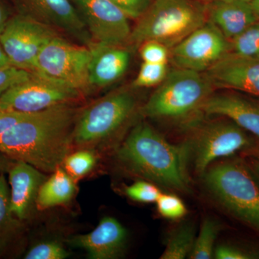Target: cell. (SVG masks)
Here are the masks:
<instances>
[{
  "label": "cell",
  "instance_id": "cell-1",
  "mask_svg": "<svg viewBox=\"0 0 259 259\" xmlns=\"http://www.w3.org/2000/svg\"><path fill=\"white\" fill-rule=\"evenodd\" d=\"M64 104L28 114L0 139V153L13 161H21L42 172L53 173L62 166L73 145L80 109Z\"/></svg>",
  "mask_w": 259,
  "mask_h": 259
},
{
  "label": "cell",
  "instance_id": "cell-2",
  "mask_svg": "<svg viewBox=\"0 0 259 259\" xmlns=\"http://www.w3.org/2000/svg\"><path fill=\"white\" fill-rule=\"evenodd\" d=\"M188 144L168 142L152 126L141 122L117 148L116 161L131 175L178 192L190 191Z\"/></svg>",
  "mask_w": 259,
  "mask_h": 259
},
{
  "label": "cell",
  "instance_id": "cell-3",
  "mask_svg": "<svg viewBox=\"0 0 259 259\" xmlns=\"http://www.w3.org/2000/svg\"><path fill=\"white\" fill-rule=\"evenodd\" d=\"M137 20L127 47L154 40L171 49L207 21L206 5L199 0H153Z\"/></svg>",
  "mask_w": 259,
  "mask_h": 259
},
{
  "label": "cell",
  "instance_id": "cell-4",
  "mask_svg": "<svg viewBox=\"0 0 259 259\" xmlns=\"http://www.w3.org/2000/svg\"><path fill=\"white\" fill-rule=\"evenodd\" d=\"M202 177L209 193L227 212L259 233V185L244 158H226L211 165Z\"/></svg>",
  "mask_w": 259,
  "mask_h": 259
},
{
  "label": "cell",
  "instance_id": "cell-5",
  "mask_svg": "<svg viewBox=\"0 0 259 259\" xmlns=\"http://www.w3.org/2000/svg\"><path fill=\"white\" fill-rule=\"evenodd\" d=\"M137 109L136 97L126 89L99 99L79 110L73 145L94 151L105 147L127 125Z\"/></svg>",
  "mask_w": 259,
  "mask_h": 259
},
{
  "label": "cell",
  "instance_id": "cell-6",
  "mask_svg": "<svg viewBox=\"0 0 259 259\" xmlns=\"http://www.w3.org/2000/svg\"><path fill=\"white\" fill-rule=\"evenodd\" d=\"M212 83L203 72L176 69L165 79L141 108L145 117L178 119L202 112L204 102L213 93Z\"/></svg>",
  "mask_w": 259,
  "mask_h": 259
},
{
  "label": "cell",
  "instance_id": "cell-7",
  "mask_svg": "<svg viewBox=\"0 0 259 259\" xmlns=\"http://www.w3.org/2000/svg\"><path fill=\"white\" fill-rule=\"evenodd\" d=\"M220 117L222 118L194 125L193 136L187 144L194 169L202 176L220 158L232 157L238 152L247 153L256 144L250 134L236 122Z\"/></svg>",
  "mask_w": 259,
  "mask_h": 259
},
{
  "label": "cell",
  "instance_id": "cell-8",
  "mask_svg": "<svg viewBox=\"0 0 259 259\" xmlns=\"http://www.w3.org/2000/svg\"><path fill=\"white\" fill-rule=\"evenodd\" d=\"M90 59V48L72 44L58 35L42 48L34 73L64 83L84 95L92 90L89 79Z\"/></svg>",
  "mask_w": 259,
  "mask_h": 259
},
{
  "label": "cell",
  "instance_id": "cell-9",
  "mask_svg": "<svg viewBox=\"0 0 259 259\" xmlns=\"http://www.w3.org/2000/svg\"><path fill=\"white\" fill-rule=\"evenodd\" d=\"M83 94L35 74L8 89L0 97V109L23 114L35 113L64 104L74 103Z\"/></svg>",
  "mask_w": 259,
  "mask_h": 259
},
{
  "label": "cell",
  "instance_id": "cell-10",
  "mask_svg": "<svg viewBox=\"0 0 259 259\" xmlns=\"http://www.w3.org/2000/svg\"><path fill=\"white\" fill-rule=\"evenodd\" d=\"M59 32L24 13L10 18L0 34V44L12 66L34 73L42 48Z\"/></svg>",
  "mask_w": 259,
  "mask_h": 259
},
{
  "label": "cell",
  "instance_id": "cell-11",
  "mask_svg": "<svg viewBox=\"0 0 259 259\" xmlns=\"http://www.w3.org/2000/svg\"><path fill=\"white\" fill-rule=\"evenodd\" d=\"M170 51L176 68L205 72L231 52V44L219 29L207 21Z\"/></svg>",
  "mask_w": 259,
  "mask_h": 259
},
{
  "label": "cell",
  "instance_id": "cell-12",
  "mask_svg": "<svg viewBox=\"0 0 259 259\" xmlns=\"http://www.w3.org/2000/svg\"><path fill=\"white\" fill-rule=\"evenodd\" d=\"M94 42L127 47L130 18L108 0H71Z\"/></svg>",
  "mask_w": 259,
  "mask_h": 259
},
{
  "label": "cell",
  "instance_id": "cell-13",
  "mask_svg": "<svg viewBox=\"0 0 259 259\" xmlns=\"http://www.w3.org/2000/svg\"><path fill=\"white\" fill-rule=\"evenodd\" d=\"M22 13L90 48L94 44L71 0H18Z\"/></svg>",
  "mask_w": 259,
  "mask_h": 259
},
{
  "label": "cell",
  "instance_id": "cell-14",
  "mask_svg": "<svg viewBox=\"0 0 259 259\" xmlns=\"http://www.w3.org/2000/svg\"><path fill=\"white\" fill-rule=\"evenodd\" d=\"M214 88L259 97V61L228 53L204 72Z\"/></svg>",
  "mask_w": 259,
  "mask_h": 259
},
{
  "label": "cell",
  "instance_id": "cell-15",
  "mask_svg": "<svg viewBox=\"0 0 259 259\" xmlns=\"http://www.w3.org/2000/svg\"><path fill=\"white\" fill-rule=\"evenodd\" d=\"M127 243V232L115 218L105 217L88 234L70 238L68 243L74 248L86 250L92 259H116L124 255Z\"/></svg>",
  "mask_w": 259,
  "mask_h": 259
},
{
  "label": "cell",
  "instance_id": "cell-16",
  "mask_svg": "<svg viewBox=\"0 0 259 259\" xmlns=\"http://www.w3.org/2000/svg\"><path fill=\"white\" fill-rule=\"evenodd\" d=\"M202 112L231 119L259 140V97L238 93L212 94Z\"/></svg>",
  "mask_w": 259,
  "mask_h": 259
},
{
  "label": "cell",
  "instance_id": "cell-17",
  "mask_svg": "<svg viewBox=\"0 0 259 259\" xmlns=\"http://www.w3.org/2000/svg\"><path fill=\"white\" fill-rule=\"evenodd\" d=\"M9 177L10 209L13 215L23 221L30 216L35 206L37 193L47 177L40 170L21 161L10 162Z\"/></svg>",
  "mask_w": 259,
  "mask_h": 259
},
{
  "label": "cell",
  "instance_id": "cell-18",
  "mask_svg": "<svg viewBox=\"0 0 259 259\" xmlns=\"http://www.w3.org/2000/svg\"><path fill=\"white\" fill-rule=\"evenodd\" d=\"M90 49L89 79L92 89L112 86L127 72L132 54L130 48L94 42Z\"/></svg>",
  "mask_w": 259,
  "mask_h": 259
},
{
  "label": "cell",
  "instance_id": "cell-19",
  "mask_svg": "<svg viewBox=\"0 0 259 259\" xmlns=\"http://www.w3.org/2000/svg\"><path fill=\"white\" fill-rule=\"evenodd\" d=\"M207 21L215 25L231 40L259 21L250 3L237 0H214L206 4Z\"/></svg>",
  "mask_w": 259,
  "mask_h": 259
},
{
  "label": "cell",
  "instance_id": "cell-20",
  "mask_svg": "<svg viewBox=\"0 0 259 259\" xmlns=\"http://www.w3.org/2000/svg\"><path fill=\"white\" fill-rule=\"evenodd\" d=\"M76 193V182L62 166L59 167L40 186L35 207L42 211L62 205L69 202Z\"/></svg>",
  "mask_w": 259,
  "mask_h": 259
},
{
  "label": "cell",
  "instance_id": "cell-21",
  "mask_svg": "<svg viewBox=\"0 0 259 259\" xmlns=\"http://www.w3.org/2000/svg\"><path fill=\"white\" fill-rule=\"evenodd\" d=\"M20 222L10 209V187L4 172L0 173V254L16 236Z\"/></svg>",
  "mask_w": 259,
  "mask_h": 259
},
{
  "label": "cell",
  "instance_id": "cell-22",
  "mask_svg": "<svg viewBox=\"0 0 259 259\" xmlns=\"http://www.w3.org/2000/svg\"><path fill=\"white\" fill-rule=\"evenodd\" d=\"M195 238V228L192 223H184L177 227L167 238L161 258L183 259L189 256Z\"/></svg>",
  "mask_w": 259,
  "mask_h": 259
},
{
  "label": "cell",
  "instance_id": "cell-23",
  "mask_svg": "<svg viewBox=\"0 0 259 259\" xmlns=\"http://www.w3.org/2000/svg\"><path fill=\"white\" fill-rule=\"evenodd\" d=\"M223 226L214 218L207 217L202 221L198 236L194 240L189 258L209 259L214 257V244Z\"/></svg>",
  "mask_w": 259,
  "mask_h": 259
},
{
  "label": "cell",
  "instance_id": "cell-24",
  "mask_svg": "<svg viewBox=\"0 0 259 259\" xmlns=\"http://www.w3.org/2000/svg\"><path fill=\"white\" fill-rule=\"evenodd\" d=\"M96 163L97 156L94 150L79 149L66 156L62 167L76 182L88 175Z\"/></svg>",
  "mask_w": 259,
  "mask_h": 259
},
{
  "label": "cell",
  "instance_id": "cell-25",
  "mask_svg": "<svg viewBox=\"0 0 259 259\" xmlns=\"http://www.w3.org/2000/svg\"><path fill=\"white\" fill-rule=\"evenodd\" d=\"M230 44L233 54L259 61V21L233 38Z\"/></svg>",
  "mask_w": 259,
  "mask_h": 259
},
{
  "label": "cell",
  "instance_id": "cell-26",
  "mask_svg": "<svg viewBox=\"0 0 259 259\" xmlns=\"http://www.w3.org/2000/svg\"><path fill=\"white\" fill-rule=\"evenodd\" d=\"M167 65L168 64L143 62L139 74L133 81V88H146L158 86L168 74Z\"/></svg>",
  "mask_w": 259,
  "mask_h": 259
},
{
  "label": "cell",
  "instance_id": "cell-27",
  "mask_svg": "<svg viewBox=\"0 0 259 259\" xmlns=\"http://www.w3.org/2000/svg\"><path fill=\"white\" fill-rule=\"evenodd\" d=\"M125 193L129 198L141 203L156 202L162 194L157 186L151 182L139 181L133 185L127 186Z\"/></svg>",
  "mask_w": 259,
  "mask_h": 259
},
{
  "label": "cell",
  "instance_id": "cell-28",
  "mask_svg": "<svg viewBox=\"0 0 259 259\" xmlns=\"http://www.w3.org/2000/svg\"><path fill=\"white\" fill-rule=\"evenodd\" d=\"M156 204L158 213L166 219H181L187 212L183 201L175 194H161Z\"/></svg>",
  "mask_w": 259,
  "mask_h": 259
},
{
  "label": "cell",
  "instance_id": "cell-29",
  "mask_svg": "<svg viewBox=\"0 0 259 259\" xmlns=\"http://www.w3.org/2000/svg\"><path fill=\"white\" fill-rule=\"evenodd\" d=\"M139 49L143 62L168 64L170 59L169 49L161 42L148 40L141 44Z\"/></svg>",
  "mask_w": 259,
  "mask_h": 259
},
{
  "label": "cell",
  "instance_id": "cell-30",
  "mask_svg": "<svg viewBox=\"0 0 259 259\" xmlns=\"http://www.w3.org/2000/svg\"><path fill=\"white\" fill-rule=\"evenodd\" d=\"M69 256L62 245L57 242H44L32 247L25 254V259H64Z\"/></svg>",
  "mask_w": 259,
  "mask_h": 259
},
{
  "label": "cell",
  "instance_id": "cell-31",
  "mask_svg": "<svg viewBox=\"0 0 259 259\" xmlns=\"http://www.w3.org/2000/svg\"><path fill=\"white\" fill-rule=\"evenodd\" d=\"M214 258L218 259H257L258 250L233 244L218 245L214 251Z\"/></svg>",
  "mask_w": 259,
  "mask_h": 259
},
{
  "label": "cell",
  "instance_id": "cell-32",
  "mask_svg": "<svg viewBox=\"0 0 259 259\" xmlns=\"http://www.w3.org/2000/svg\"><path fill=\"white\" fill-rule=\"evenodd\" d=\"M33 74L34 73L18 69L15 66H10L1 68L0 69V97L11 87L30 79Z\"/></svg>",
  "mask_w": 259,
  "mask_h": 259
},
{
  "label": "cell",
  "instance_id": "cell-33",
  "mask_svg": "<svg viewBox=\"0 0 259 259\" xmlns=\"http://www.w3.org/2000/svg\"><path fill=\"white\" fill-rule=\"evenodd\" d=\"M125 13L130 19L138 20L149 8L153 0H108Z\"/></svg>",
  "mask_w": 259,
  "mask_h": 259
},
{
  "label": "cell",
  "instance_id": "cell-34",
  "mask_svg": "<svg viewBox=\"0 0 259 259\" xmlns=\"http://www.w3.org/2000/svg\"><path fill=\"white\" fill-rule=\"evenodd\" d=\"M28 114L0 109V139L3 135Z\"/></svg>",
  "mask_w": 259,
  "mask_h": 259
},
{
  "label": "cell",
  "instance_id": "cell-35",
  "mask_svg": "<svg viewBox=\"0 0 259 259\" xmlns=\"http://www.w3.org/2000/svg\"><path fill=\"white\" fill-rule=\"evenodd\" d=\"M13 16L11 10L5 0H0V34L3 31L10 18Z\"/></svg>",
  "mask_w": 259,
  "mask_h": 259
},
{
  "label": "cell",
  "instance_id": "cell-36",
  "mask_svg": "<svg viewBox=\"0 0 259 259\" xmlns=\"http://www.w3.org/2000/svg\"><path fill=\"white\" fill-rule=\"evenodd\" d=\"M244 158L250 171L259 185V157L253 155H246V157Z\"/></svg>",
  "mask_w": 259,
  "mask_h": 259
},
{
  "label": "cell",
  "instance_id": "cell-37",
  "mask_svg": "<svg viewBox=\"0 0 259 259\" xmlns=\"http://www.w3.org/2000/svg\"><path fill=\"white\" fill-rule=\"evenodd\" d=\"M10 66H11V64H10L9 59H8V56L5 54L4 49L0 44V69Z\"/></svg>",
  "mask_w": 259,
  "mask_h": 259
},
{
  "label": "cell",
  "instance_id": "cell-38",
  "mask_svg": "<svg viewBox=\"0 0 259 259\" xmlns=\"http://www.w3.org/2000/svg\"><path fill=\"white\" fill-rule=\"evenodd\" d=\"M7 158H8L1 153V155H0V173L7 171L9 167L10 162L12 161V160L11 161H8Z\"/></svg>",
  "mask_w": 259,
  "mask_h": 259
},
{
  "label": "cell",
  "instance_id": "cell-39",
  "mask_svg": "<svg viewBox=\"0 0 259 259\" xmlns=\"http://www.w3.org/2000/svg\"><path fill=\"white\" fill-rule=\"evenodd\" d=\"M246 155H253V156H258L259 157V142H256L253 148L248 151V153H245Z\"/></svg>",
  "mask_w": 259,
  "mask_h": 259
},
{
  "label": "cell",
  "instance_id": "cell-40",
  "mask_svg": "<svg viewBox=\"0 0 259 259\" xmlns=\"http://www.w3.org/2000/svg\"><path fill=\"white\" fill-rule=\"evenodd\" d=\"M252 8H253L256 14L259 16V0H252L250 2Z\"/></svg>",
  "mask_w": 259,
  "mask_h": 259
},
{
  "label": "cell",
  "instance_id": "cell-41",
  "mask_svg": "<svg viewBox=\"0 0 259 259\" xmlns=\"http://www.w3.org/2000/svg\"><path fill=\"white\" fill-rule=\"evenodd\" d=\"M209 1H214V0H207V2ZM237 1H243V2H248V3H250L252 0H237Z\"/></svg>",
  "mask_w": 259,
  "mask_h": 259
}]
</instances>
